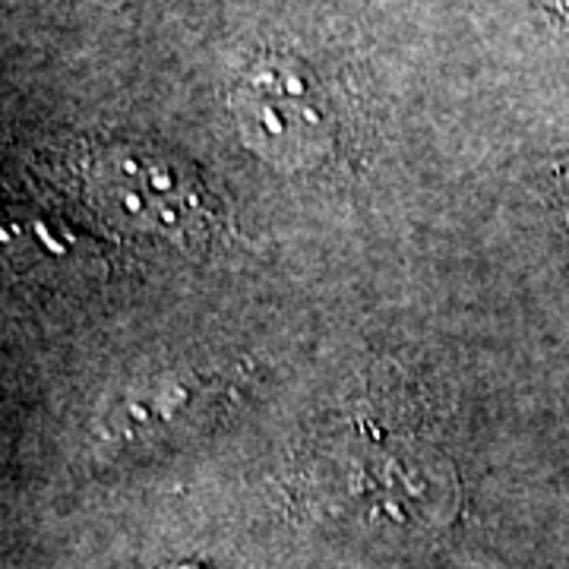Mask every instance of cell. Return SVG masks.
I'll return each instance as SVG.
<instances>
[{
    "label": "cell",
    "instance_id": "3",
    "mask_svg": "<svg viewBox=\"0 0 569 569\" xmlns=\"http://www.w3.org/2000/svg\"><path fill=\"white\" fill-rule=\"evenodd\" d=\"M193 408V389L187 380L159 377L146 380L137 389H130L118 406L104 415V430L111 440L140 443L146 437H159L162 430L174 427L183 415Z\"/></svg>",
    "mask_w": 569,
    "mask_h": 569
},
{
    "label": "cell",
    "instance_id": "2",
    "mask_svg": "<svg viewBox=\"0 0 569 569\" xmlns=\"http://www.w3.org/2000/svg\"><path fill=\"white\" fill-rule=\"evenodd\" d=\"M96 203L111 222L137 234L193 241L209 222L197 187L174 164L149 152L114 149L92 168Z\"/></svg>",
    "mask_w": 569,
    "mask_h": 569
},
{
    "label": "cell",
    "instance_id": "1",
    "mask_svg": "<svg viewBox=\"0 0 569 569\" xmlns=\"http://www.w3.org/2000/svg\"><path fill=\"white\" fill-rule=\"evenodd\" d=\"M231 114L247 149L284 171L326 162L336 118L320 80L295 58H260L231 89Z\"/></svg>",
    "mask_w": 569,
    "mask_h": 569
},
{
    "label": "cell",
    "instance_id": "4",
    "mask_svg": "<svg viewBox=\"0 0 569 569\" xmlns=\"http://www.w3.org/2000/svg\"><path fill=\"white\" fill-rule=\"evenodd\" d=\"M553 7H557V10H560V13L569 20V0H553Z\"/></svg>",
    "mask_w": 569,
    "mask_h": 569
},
{
    "label": "cell",
    "instance_id": "5",
    "mask_svg": "<svg viewBox=\"0 0 569 569\" xmlns=\"http://www.w3.org/2000/svg\"><path fill=\"white\" fill-rule=\"evenodd\" d=\"M168 569H200V567H193V563H178V567H168Z\"/></svg>",
    "mask_w": 569,
    "mask_h": 569
}]
</instances>
